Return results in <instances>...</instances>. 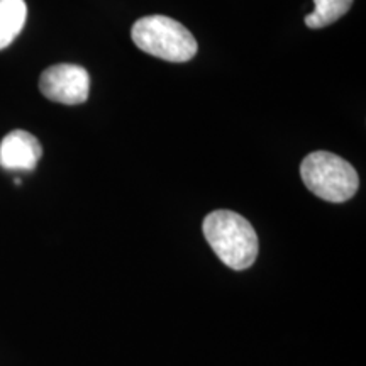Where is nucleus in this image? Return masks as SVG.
<instances>
[{"label":"nucleus","instance_id":"obj_1","mask_svg":"<svg viewBox=\"0 0 366 366\" xmlns=\"http://www.w3.org/2000/svg\"><path fill=\"white\" fill-rule=\"evenodd\" d=\"M202 231L210 248L226 267L242 272L258 256V236L253 226L232 210H214L204 219Z\"/></svg>","mask_w":366,"mask_h":366},{"label":"nucleus","instance_id":"obj_2","mask_svg":"<svg viewBox=\"0 0 366 366\" xmlns=\"http://www.w3.org/2000/svg\"><path fill=\"white\" fill-rule=\"evenodd\" d=\"M131 36L143 53L172 63L190 61L199 49L194 34L167 16H148L136 21Z\"/></svg>","mask_w":366,"mask_h":366},{"label":"nucleus","instance_id":"obj_3","mask_svg":"<svg viewBox=\"0 0 366 366\" xmlns=\"http://www.w3.org/2000/svg\"><path fill=\"white\" fill-rule=\"evenodd\" d=\"M300 177L314 195L332 204L350 200L360 187L353 164L329 151H314L305 157L300 164Z\"/></svg>","mask_w":366,"mask_h":366},{"label":"nucleus","instance_id":"obj_4","mask_svg":"<svg viewBox=\"0 0 366 366\" xmlns=\"http://www.w3.org/2000/svg\"><path fill=\"white\" fill-rule=\"evenodd\" d=\"M39 90L46 99L63 105H79L89 99L90 75L79 65H53L41 73Z\"/></svg>","mask_w":366,"mask_h":366},{"label":"nucleus","instance_id":"obj_5","mask_svg":"<svg viewBox=\"0 0 366 366\" xmlns=\"http://www.w3.org/2000/svg\"><path fill=\"white\" fill-rule=\"evenodd\" d=\"M43 154L41 143L27 131H12L0 143V167L11 172H33Z\"/></svg>","mask_w":366,"mask_h":366},{"label":"nucleus","instance_id":"obj_6","mask_svg":"<svg viewBox=\"0 0 366 366\" xmlns=\"http://www.w3.org/2000/svg\"><path fill=\"white\" fill-rule=\"evenodd\" d=\"M24 0H0V49H6L21 34L26 24Z\"/></svg>","mask_w":366,"mask_h":366},{"label":"nucleus","instance_id":"obj_7","mask_svg":"<svg viewBox=\"0 0 366 366\" xmlns=\"http://www.w3.org/2000/svg\"><path fill=\"white\" fill-rule=\"evenodd\" d=\"M314 12L305 17V26L320 29L341 19L353 6V0H314Z\"/></svg>","mask_w":366,"mask_h":366}]
</instances>
